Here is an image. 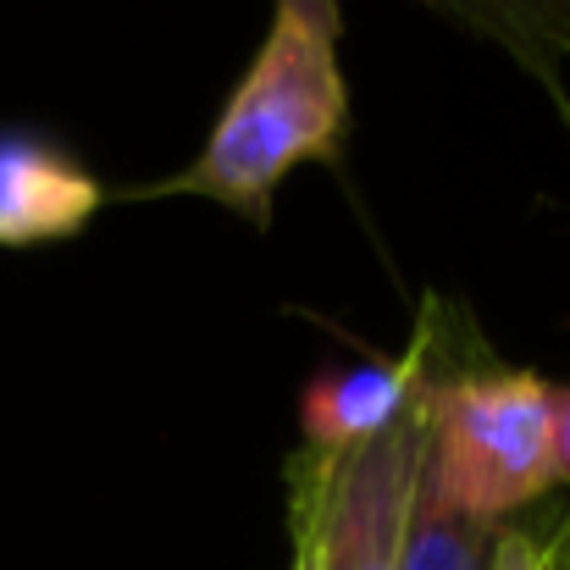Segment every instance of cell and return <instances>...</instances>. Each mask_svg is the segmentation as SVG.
<instances>
[{"label":"cell","mask_w":570,"mask_h":570,"mask_svg":"<svg viewBox=\"0 0 570 570\" xmlns=\"http://www.w3.org/2000/svg\"><path fill=\"white\" fill-rule=\"evenodd\" d=\"M106 205V184L39 134H0V244H61L78 238Z\"/></svg>","instance_id":"obj_5"},{"label":"cell","mask_w":570,"mask_h":570,"mask_svg":"<svg viewBox=\"0 0 570 570\" xmlns=\"http://www.w3.org/2000/svg\"><path fill=\"white\" fill-rule=\"evenodd\" d=\"M421 471V404L355 449H294L283 460L288 570H399Z\"/></svg>","instance_id":"obj_3"},{"label":"cell","mask_w":570,"mask_h":570,"mask_svg":"<svg viewBox=\"0 0 570 570\" xmlns=\"http://www.w3.org/2000/svg\"><path fill=\"white\" fill-rule=\"evenodd\" d=\"M570 554V499L538 504L504 527H493L488 570H560Z\"/></svg>","instance_id":"obj_8"},{"label":"cell","mask_w":570,"mask_h":570,"mask_svg":"<svg viewBox=\"0 0 570 570\" xmlns=\"http://www.w3.org/2000/svg\"><path fill=\"white\" fill-rule=\"evenodd\" d=\"M488 549H493V527H476V521L454 515L449 504H438L415 471L399 570H488Z\"/></svg>","instance_id":"obj_7"},{"label":"cell","mask_w":570,"mask_h":570,"mask_svg":"<svg viewBox=\"0 0 570 570\" xmlns=\"http://www.w3.org/2000/svg\"><path fill=\"white\" fill-rule=\"evenodd\" d=\"M443 338H449L443 305L426 299L399 355L311 377L299 393V449H355L382 438L393 421H404L449 355Z\"/></svg>","instance_id":"obj_4"},{"label":"cell","mask_w":570,"mask_h":570,"mask_svg":"<svg viewBox=\"0 0 570 570\" xmlns=\"http://www.w3.org/2000/svg\"><path fill=\"white\" fill-rule=\"evenodd\" d=\"M344 0H272L266 39L222 100L199 150L173 178L134 189V199H210L266 233L277 189L299 167H344Z\"/></svg>","instance_id":"obj_1"},{"label":"cell","mask_w":570,"mask_h":570,"mask_svg":"<svg viewBox=\"0 0 570 570\" xmlns=\"http://www.w3.org/2000/svg\"><path fill=\"white\" fill-rule=\"evenodd\" d=\"M515 61L570 134V0H415Z\"/></svg>","instance_id":"obj_6"},{"label":"cell","mask_w":570,"mask_h":570,"mask_svg":"<svg viewBox=\"0 0 570 570\" xmlns=\"http://www.w3.org/2000/svg\"><path fill=\"white\" fill-rule=\"evenodd\" d=\"M554 454H560V476L570 488V382H554Z\"/></svg>","instance_id":"obj_9"},{"label":"cell","mask_w":570,"mask_h":570,"mask_svg":"<svg viewBox=\"0 0 570 570\" xmlns=\"http://www.w3.org/2000/svg\"><path fill=\"white\" fill-rule=\"evenodd\" d=\"M421 482L476 527H504L549 504L566 488L554 382L527 366H460L443 355L421 393Z\"/></svg>","instance_id":"obj_2"}]
</instances>
